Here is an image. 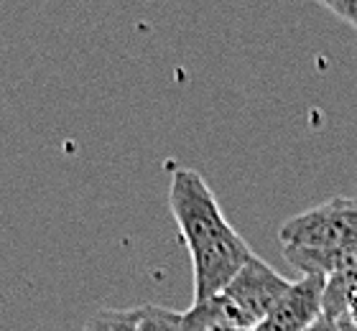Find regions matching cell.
I'll return each mask as SVG.
<instances>
[{"mask_svg":"<svg viewBox=\"0 0 357 331\" xmlns=\"http://www.w3.org/2000/svg\"><path fill=\"white\" fill-rule=\"evenodd\" d=\"M324 286L327 275L319 272H309L304 278L294 280L273 311L255 326V331H304L306 326H312L321 316Z\"/></svg>","mask_w":357,"mask_h":331,"instance_id":"obj_3","label":"cell"},{"mask_svg":"<svg viewBox=\"0 0 357 331\" xmlns=\"http://www.w3.org/2000/svg\"><path fill=\"white\" fill-rule=\"evenodd\" d=\"M141 318H138V331H186L184 314L164 306H138Z\"/></svg>","mask_w":357,"mask_h":331,"instance_id":"obj_6","label":"cell"},{"mask_svg":"<svg viewBox=\"0 0 357 331\" xmlns=\"http://www.w3.org/2000/svg\"><path fill=\"white\" fill-rule=\"evenodd\" d=\"M304 331H340V326H337L335 318H329V316H324V314H321V316L317 318L312 326H306Z\"/></svg>","mask_w":357,"mask_h":331,"instance_id":"obj_8","label":"cell"},{"mask_svg":"<svg viewBox=\"0 0 357 331\" xmlns=\"http://www.w3.org/2000/svg\"><path fill=\"white\" fill-rule=\"evenodd\" d=\"M169 209L184 240L194 275V301L212 298L230 283L255 252L240 237L202 174L174 169Z\"/></svg>","mask_w":357,"mask_h":331,"instance_id":"obj_1","label":"cell"},{"mask_svg":"<svg viewBox=\"0 0 357 331\" xmlns=\"http://www.w3.org/2000/svg\"><path fill=\"white\" fill-rule=\"evenodd\" d=\"M283 258L304 275L357 268V199L335 197L283 222Z\"/></svg>","mask_w":357,"mask_h":331,"instance_id":"obj_2","label":"cell"},{"mask_svg":"<svg viewBox=\"0 0 357 331\" xmlns=\"http://www.w3.org/2000/svg\"><path fill=\"white\" fill-rule=\"evenodd\" d=\"M141 309H102L84 324V331H138Z\"/></svg>","mask_w":357,"mask_h":331,"instance_id":"obj_5","label":"cell"},{"mask_svg":"<svg viewBox=\"0 0 357 331\" xmlns=\"http://www.w3.org/2000/svg\"><path fill=\"white\" fill-rule=\"evenodd\" d=\"M207 331H255V329H238V326H212Z\"/></svg>","mask_w":357,"mask_h":331,"instance_id":"obj_9","label":"cell"},{"mask_svg":"<svg viewBox=\"0 0 357 331\" xmlns=\"http://www.w3.org/2000/svg\"><path fill=\"white\" fill-rule=\"evenodd\" d=\"M321 6L329 8L335 15L347 21L352 29H357V0H319Z\"/></svg>","mask_w":357,"mask_h":331,"instance_id":"obj_7","label":"cell"},{"mask_svg":"<svg viewBox=\"0 0 357 331\" xmlns=\"http://www.w3.org/2000/svg\"><path fill=\"white\" fill-rule=\"evenodd\" d=\"M321 314L335 318L340 331H357V268L327 275Z\"/></svg>","mask_w":357,"mask_h":331,"instance_id":"obj_4","label":"cell"}]
</instances>
